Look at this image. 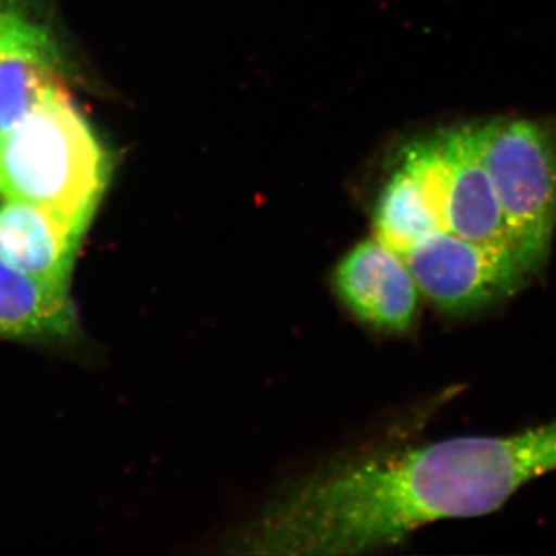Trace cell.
I'll return each mask as SVG.
<instances>
[{
    "label": "cell",
    "mask_w": 556,
    "mask_h": 556,
    "mask_svg": "<svg viewBox=\"0 0 556 556\" xmlns=\"http://www.w3.org/2000/svg\"><path fill=\"white\" fill-rule=\"evenodd\" d=\"M86 233L60 215L20 200H0V262L54 287L70 288Z\"/></svg>",
    "instance_id": "cell-6"
},
{
    "label": "cell",
    "mask_w": 556,
    "mask_h": 556,
    "mask_svg": "<svg viewBox=\"0 0 556 556\" xmlns=\"http://www.w3.org/2000/svg\"><path fill=\"white\" fill-rule=\"evenodd\" d=\"M479 150L519 255L533 274L556 225V135L526 119L478 126Z\"/></svg>",
    "instance_id": "cell-3"
},
{
    "label": "cell",
    "mask_w": 556,
    "mask_h": 556,
    "mask_svg": "<svg viewBox=\"0 0 556 556\" xmlns=\"http://www.w3.org/2000/svg\"><path fill=\"white\" fill-rule=\"evenodd\" d=\"M556 471V420L510 437L445 439L313 475L266 507L280 555H357L442 519L496 511Z\"/></svg>",
    "instance_id": "cell-1"
},
{
    "label": "cell",
    "mask_w": 556,
    "mask_h": 556,
    "mask_svg": "<svg viewBox=\"0 0 556 556\" xmlns=\"http://www.w3.org/2000/svg\"><path fill=\"white\" fill-rule=\"evenodd\" d=\"M447 139L452 156L448 232L484 247L511 249L519 255L492 178L482 163L478 126L448 131Z\"/></svg>",
    "instance_id": "cell-7"
},
{
    "label": "cell",
    "mask_w": 556,
    "mask_h": 556,
    "mask_svg": "<svg viewBox=\"0 0 556 556\" xmlns=\"http://www.w3.org/2000/svg\"><path fill=\"white\" fill-rule=\"evenodd\" d=\"M424 298L447 314H468L517 294L533 276L511 249L434 232L402 255Z\"/></svg>",
    "instance_id": "cell-4"
},
{
    "label": "cell",
    "mask_w": 556,
    "mask_h": 556,
    "mask_svg": "<svg viewBox=\"0 0 556 556\" xmlns=\"http://www.w3.org/2000/svg\"><path fill=\"white\" fill-rule=\"evenodd\" d=\"M110 179L109 153L70 93L0 138V195L36 204L86 233Z\"/></svg>",
    "instance_id": "cell-2"
},
{
    "label": "cell",
    "mask_w": 556,
    "mask_h": 556,
    "mask_svg": "<svg viewBox=\"0 0 556 556\" xmlns=\"http://www.w3.org/2000/svg\"><path fill=\"white\" fill-rule=\"evenodd\" d=\"M0 200H3V199H2V195H0Z\"/></svg>",
    "instance_id": "cell-12"
},
{
    "label": "cell",
    "mask_w": 556,
    "mask_h": 556,
    "mask_svg": "<svg viewBox=\"0 0 556 556\" xmlns=\"http://www.w3.org/2000/svg\"><path fill=\"white\" fill-rule=\"evenodd\" d=\"M434 232L442 230L426 192L416 175L401 161L376 207V240L402 257Z\"/></svg>",
    "instance_id": "cell-9"
},
{
    "label": "cell",
    "mask_w": 556,
    "mask_h": 556,
    "mask_svg": "<svg viewBox=\"0 0 556 556\" xmlns=\"http://www.w3.org/2000/svg\"><path fill=\"white\" fill-rule=\"evenodd\" d=\"M78 331L68 288L40 281L0 262V340L61 343Z\"/></svg>",
    "instance_id": "cell-8"
},
{
    "label": "cell",
    "mask_w": 556,
    "mask_h": 556,
    "mask_svg": "<svg viewBox=\"0 0 556 556\" xmlns=\"http://www.w3.org/2000/svg\"><path fill=\"white\" fill-rule=\"evenodd\" d=\"M334 288L348 309L387 332H405L415 325L420 292L405 260L379 240L356 244L340 260Z\"/></svg>",
    "instance_id": "cell-5"
},
{
    "label": "cell",
    "mask_w": 556,
    "mask_h": 556,
    "mask_svg": "<svg viewBox=\"0 0 556 556\" xmlns=\"http://www.w3.org/2000/svg\"><path fill=\"white\" fill-rule=\"evenodd\" d=\"M68 93L61 72L28 58L0 61V138L47 101Z\"/></svg>",
    "instance_id": "cell-10"
},
{
    "label": "cell",
    "mask_w": 556,
    "mask_h": 556,
    "mask_svg": "<svg viewBox=\"0 0 556 556\" xmlns=\"http://www.w3.org/2000/svg\"><path fill=\"white\" fill-rule=\"evenodd\" d=\"M9 58L64 67L60 39L35 0H0V61Z\"/></svg>",
    "instance_id": "cell-11"
}]
</instances>
